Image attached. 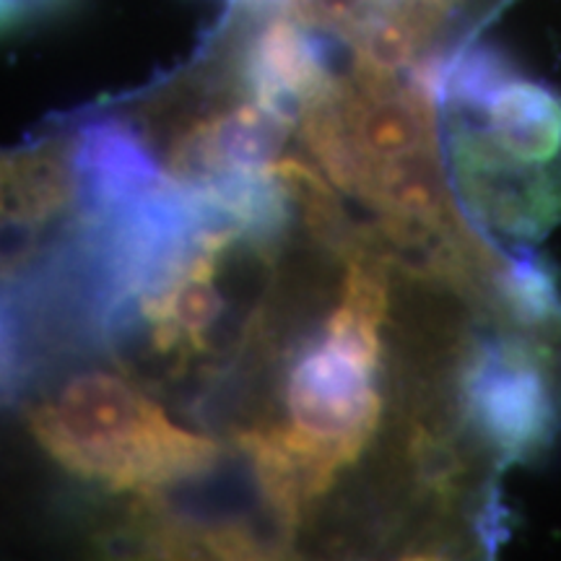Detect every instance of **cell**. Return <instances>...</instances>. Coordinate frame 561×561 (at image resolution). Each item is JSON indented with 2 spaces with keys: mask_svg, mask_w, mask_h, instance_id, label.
Instances as JSON below:
<instances>
[{
  "mask_svg": "<svg viewBox=\"0 0 561 561\" xmlns=\"http://www.w3.org/2000/svg\"><path fill=\"white\" fill-rule=\"evenodd\" d=\"M34 439L58 466L115 491H149L208 473L219 445L174 426L157 403L107 371H83L58 401L30 411Z\"/></svg>",
  "mask_w": 561,
  "mask_h": 561,
  "instance_id": "obj_1",
  "label": "cell"
},
{
  "mask_svg": "<svg viewBox=\"0 0 561 561\" xmlns=\"http://www.w3.org/2000/svg\"><path fill=\"white\" fill-rule=\"evenodd\" d=\"M380 356L333 335L294 367L286 390V439L318 462L328 476L359 458L380 421V396L371 390V371Z\"/></svg>",
  "mask_w": 561,
  "mask_h": 561,
  "instance_id": "obj_2",
  "label": "cell"
},
{
  "mask_svg": "<svg viewBox=\"0 0 561 561\" xmlns=\"http://www.w3.org/2000/svg\"><path fill=\"white\" fill-rule=\"evenodd\" d=\"M468 403L504 458H525L549 439V388L523 348L489 351L468 377Z\"/></svg>",
  "mask_w": 561,
  "mask_h": 561,
  "instance_id": "obj_3",
  "label": "cell"
},
{
  "mask_svg": "<svg viewBox=\"0 0 561 561\" xmlns=\"http://www.w3.org/2000/svg\"><path fill=\"white\" fill-rule=\"evenodd\" d=\"M242 76L255 102L289 125H299L305 110L331 94L343 79L312 30L291 16L263 21L244 50Z\"/></svg>",
  "mask_w": 561,
  "mask_h": 561,
  "instance_id": "obj_4",
  "label": "cell"
},
{
  "mask_svg": "<svg viewBox=\"0 0 561 561\" xmlns=\"http://www.w3.org/2000/svg\"><path fill=\"white\" fill-rule=\"evenodd\" d=\"M73 167L76 201L87 224L110 219L172 180L161 174L136 133L115 121L91 123L81 130L73 144Z\"/></svg>",
  "mask_w": 561,
  "mask_h": 561,
  "instance_id": "obj_5",
  "label": "cell"
},
{
  "mask_svg": "<svg viewBox=\"0 0 561 561\" xmlns=\"http://www.w3.org/2000/svg\"><path fill=\"white\" fill-rule=\"evenodd\" d=\"M356 198L382 210V216L424 221L460 242H481L455 208L437 149L369 164Z\"/></svg>",
  "mask_w": 561,
  "mask_h": 561,
  "instance_id": "obj_6",
  "label": "cell"
},
{
  "mask_svg": "<svg viewBox=\"0 0 561 561\" xmlns=\"http://www.w3.org/2000/svg\"><path fill=\"white\" fill-rule=\"evenodd\" d=\"M76 201L73 149L60 144L19 153L3 161L5 221L39 224Z\"/></svg>",
  "mask_w": 561,
  "mask_h": 561,
  "instance_id": "obj_7",
  "label": "cell"
},
{
  "mask_svg": "<svg viewBox=\"0 0 561 561\" xmlns=\"http://www.w3.org/2000/svg\"><path fill=\"white\" fill-rule=\"evenodd\" d=\"M268 170L273 180L289 195L294 206H299L305 227L310 229L314 240L343 252V255L359 248V242L351 234L346 224V214H343L339 195L333 193V187L307 161L294 157H278Z\"/></svg>",
  "mask_w": 561,
  "mask_h": 561,
  "instance_id": "obj_8",
  "label": "cell"
},
{
  "mask_svg": "<svg viewBox=\"0 0 561 561\" xmlns=\"http://www.w3.org/2000/svg\"><path fill=\"white\" fill-rule=\"evenodd\" d=\"M380 9V0H297L291 19L312 32L351 39L354 32Z\"/></svg>",
  "mask_w": 561,
  "mask_h": 561,
  "instance_id": "obj_9",
  "label": "cell"
},
{
  "mask_svg": "<svg viewBox=\"0 0 561 561\" xmlns=\"http://www.w3.org/2000/svg\"><path fill=\"white\" fill-rule=\"evenodd\" d=\"M66 3L68 0H3V24L5 30H11V26L45 16V13L60 9Z\"/></svg>",
  "mask_w": 561,
  "mask_h": 561,
  "instance_id": "obj_10",
  "label": "cell"
},
{
  "mask_svg": "<svg viewBox=\"0 0 561 561\" xmlns=\"http://www.w3.org/2000/svg\"><path fill=\"white\" fill-rule=\"evenodd\" d=\"M237 9L250 13L255 19H276V16H291L297 0H231Z\"/></svg>",
  "mask_w": 561,
  "mask_h": 561,
  "instance_id": "obj_11",
  "label": "cell"
}]
</instances>
